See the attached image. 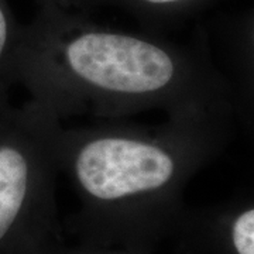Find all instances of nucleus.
<instances>
[{"label": "nucleus", "instance_id": "f257e3e1", "mask_svg": "<svg viewBox=\"0 0 254 254\" xmlns=\"http://www.w3.org/2000/svg\"><path fill=\"white\" fill-rule=\"evenodd\" d=\"M7 82L23 85L61 123L73 116L125 120L151 110L236 115L232 88L206 44L103 26L44 1L20 30Z\"/></svg>", "mask_w": 254, "mask_h": 254}, {"label": "nucleus", "instance_id": "f03ea898", "mask_svg": "<svg viewBox=\"0 0 254 254\" xmlns=\"http://www.w3.org/2000/svg\"><path fill=\"white\" fill-rule=\"evenodd\" d=\"M233 118L175 115L158 125L106 120L65 127L60 171L83 200L110 215H154L173 208L190 178L226 147Z\"/></svg>", "mask_w": 254, "mask_h": 254}, {"label": "nucleus", "instance_id": "7ed1b4c3", "mask_svg": "<svg viewBox=\"0 0 254 254\" xmlns=\"http://www.w3.org/2000/svg\"><path fill=\"white\" fill-rule=\"evenodd\" d=\"M61 127L60 119L34 100L13 108L0 99V243L53 199L61 174Z\"/></svg>", "mask_w": 254, "mask_h": 254}, {"label": "nucleus", "instance_id": "20e7f679", "mask_svg": "<svg viewBox=\"0 0 254 254\" xmlns=\"http://www.w3.org/2000/svg\"><path fill=\"white\" fill-rule=\"evenodd\" d=\"M227 40L230 44L225 50L229 72L226 79L233 92L236 112L242 108L247 115L253 108V17L245 16L237 26H232Z\"/></svg>", "mask_w": 254, "mask_h": 254}, {"label": "nucleus", "instance_id": "39448f33", "mask_svg": "<svg viewBox=\"0 0 254 254\" xmlns=\"http://www.w3.org/2000/svg\"><path fill=\"white\" fill-rule=\"evenodd\" d=\"M209 1L212 0H100V3L126 10L151 30L181 21L206 6Z\"/></svg>", "mask_w": 254, "mask_h": 254}, {"label": "nucleus", "instance_id": "423d86ee", "mask_svg": "<svg viewBox=\"0 0 254 254\" xmlns=\"http://www.w3.org/2000/svg\"><path fill=\"white\" fill-rule=\"evenodd\" d=\"M21 27L17 26L6 0H0V82H7V68L18 41Z\"/></svg>", "mask_w": 254, "mask_h": 254}, {"label": "nucleus", "instance_id": "0eeeda50", "mask_svg": "<svg viewBox=\"0 0 254 254\" xmlns=\"http://www.w3.org/2000/svg\"><path fill=\"white\" fill-rule=\"evenodd\" d=\"M233 243L237 254H254V209L239 210L233 220Z\"/></svg>", "mask_w": 254, "mask_h": 254}, {"label": "nucleus", "instance_id": "6e6552de", "mask_svg": "<svg viewBox=\"0 0 254 254\" xmlns=\"http://www.w3.org/2000/svg\"><path fill=\"white\" fill-rule=\"evenodd\" d=\"M44 3H51L58 7L69 10L71 7H79V6H89V4H99L100 0H40Z\"/></svg>", "mask_w": 254, "mask_h": 254}]
</instances>
